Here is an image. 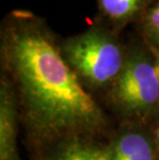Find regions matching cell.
Returning a JSON list of instances; mask_svg holds the SVG:
<instances>
[{"instance_id": "obj_1", "label": "cell", "mask_w": 159, "mask_h": 160, "mask_svg": "<svg viewBox=\"0 0 159 160\" xmlns=\"http://www.w3.org/2000/svg\"><path fill=\"white\" fill-rule=\"evenodd\" d=\"M0 58L2 73L15 88L20 117L38 145L94 138L106 130V114L64 59L42 18L26 9L6 15Z\"/></svg>"}, {"instance_id": "obj_2", "label": "cell", "mask_w": 159, "mask_h": 160, "mask_svg": "<svg viewBox=\"0 0 159 160\" xmlns=\"http://www.w3.org/2000/svg\"><path fill=\"white\" fill-rule=\"evenodd\" d=\"M112 28L93 25L60 42V50L83 85L111 88L122 70L126 49Z\"/></svg>"}, {"instance_id": "obj_3", "label": "cell", "mask_w": 159, "mask_h": 160, "mask_svg": "<svg viewBox=\"0 0 159 160\" xmlns=\"http://www.w3.org/2000/svg\"><path fill=\"white\" fill-rule=\"evenodd\" d=\"M114 103L129 117L145 119L159 108V76L155 59L147 45L126 49L125 63L111 87Z\"/></svg>"}, {"instance_id": "obj_4", "label": "cell", "mask_w": 159, "mask_h": 160, "mask_svg": "<svg viewBox=\"0 0 159 160\" xmlns=\"http://www.w3.org/2000/svg\"><path fill=\"white\" fill-rule=\"evenodd\" d=\"M18 99L12 82L1 74L0 80V160H22L18 149Z\"/></svg>"}, {"instance_id": "obj_5", "label": "cell", "mask_w": 159, "mask_h": 160, "mask_svg": "<svg viewBox=\"0 0 159 160\" xmlns=\"http://www.w3.org/2000/svg\"><path fill=\"white\" fill-rule=\"evenodd\" d=\"M107 148L110 160H159L154 141L138 128H125L118 132Z\"/></svg>"}, {"instance_id": "obj_6", "label": "cell", "mask_w": 159, "mask_h": 160, "mask_svg": "<svg viewBox=\"0 0 159 160\" xmlns=\"http://www.w3.org/2000/svg\"><path fill=\"white\" fill-rule=\"evenodd\" d=\"M45 160H110V153L94 138H73L52 146Z\"/></svg>"}, {"instance_id": "obj_7", "label": "cell", "mask_w": 159, "mask_h": 160, "mask_svg": "<svg viewBox=\"0 0 159 160\" xmlns=\"http://www.w3.org/2000/svg\"><path fill=\"white\" fill-rule=\"evenodd\" d=\"M156 0H97L100 15L114 31H120L131 22L140 21Z\"/></svg>"}, {"instance_id": "obj_8", "label": "cell", "mask_w": 159, "mask_h": 160, "mask_svg": "<svg viewBox=\"0 0 159 160\" xmlns=\"http://www.w3.org/2000/svg\"><path fill=\"white\" fill-rule=\"evenodd\" d=\"M138 24L146 45L159 50V0L147 9Z\"/></svg>"}, {"instance_id": "obj_9", "label": "cell", "mask_w": 159, "mask_h": 160, "mask_svg": "<svg viewBox=\"0 0 159 160\" xmlns=\"http://www.w3.org/2000/svg\"><path fill=\"white\" fill-rule=\"evenodd\" d=\"M148 48L150 49V51H151L152 54H153V56H154L155 64H156V69H157V72H158V76H159V50L155 49V48H153V47H150V46H148Z\"/></svg>"}, {"instance_id": "obj_10", "label": "cell", "mask_w": 159, "mask_h": 160, "mask_svg": "<svg viewBox=\"0 0 159 160\" xmlns=\"http://www.w3.org/2000/svg\"><path fill=\"white\" fill-rule=\"evenodd\" d=\"M156 139H157V144H158V147H159V127L156 130Z\"/></svg>"}]
</instances>
